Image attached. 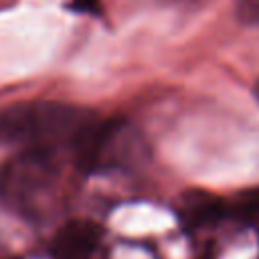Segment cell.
Returning a JSON list of instances; mask_svg holds the SVG:
<instances>
[{
    "label": "cell",
    "mask_w": 259,
    "mask_h": 259,
    "mask_svg": "<svg viewBox=\"0 0 259 259\" xmlns=\"http://www.w3.org/2000/svg\"><path fill=\"white\" fill-rule=\"evenodd\" d=\"M95 117L93 111L63 101H18L0 109V142L53 156L73 152Z\"/></svg>",
    "instance_id": "1"
},
{
    "label": "cell",
    "mask_w": 259,
    "mask_h": 259,
    "mask_svg": "<svg viewBox=\"0 0 259 259\" xmlns=\"http://www.w3.org/2000/svg\"><path fill=\"white\" fill-rule=\"evenodd\" d=\"M77 168L85 174L125 170L146 156L142 132L127 119H99L87 127L71 152Z\"/></svg>",
    "instance_id": "2"
},
{
    "label": "cell",
    "mask_w": 259,
    "mask_h": 259,
    "mask_svg": "<svg viewBox=\"0 0 259 259\" xmlns=\"http://www.w3.org/2000/svg\"><path fill=\"white\" fill-rule=\"evenodd\" d=\"M57 186L53 154L22 150L0 170V194L6 204L26 217H36Z\"/></svg>",
    "instance_id": "3"
},
{
    "label": "cell",
    "mask_w": 259,
    "mask_h": 259,
    "mask_svg": "<svg viewBox=\"0 0 259 259\" xmlns=\"http://www.w3.org/2000/svg\"><path fill=\"white\" fill-rule=\"evenodd\" d=\"M176 210H178L180 225L188 233L229 219V202L210 192H204V190L184 192L178 200Z\"/></svg>",
    "instance_id": "4"
},
{
    "label": "cell",
    "mask_w": 259,
    "mask_h": 259,
    "mask_svg": "<svg viewBox=\"0 0 259 259\" xmlns=\"http://www.w3.org/2000/svg\"><path fill=\"white\" fill-rule=\"evenodd\" d=\"M229 217L259 231V188L247 190L229 202Z\"/></svg>",
    "instance_id": "5"
},
{
    "label": "cell",
    "mask_w": 259,
    "mask_h": 259,
    "mask_svg": "<svg viewBox=\"0 0 259 259\" xmlns=\"http://www.w3.org/2000/svg\"><path fill=\"white\" fill-rule=\"evenodd\" d=\"M237 14L249 24H259V0H237Z\"/></svg>",
    "instance_id": "6"
},
{
    "label": "cell",
    "mask_w": 259,
    "mask_h": 259,
    "mask_svg": "<svg viewBox=\"0 0 259 259\" xmlns=\"http://www.w3.org/2000/svg\"><path fill=\"white\" fill-rule=\"evenodd\" d=\"M71 8L81 14H97L101 8V0H71Z\"/></svg>",
    "instance_id": "7"
},
{
    "label": "cell",
    "mask_w": 259,
    "mask_h": 259,
    "mask_svg": "<svg viewBox=\"0 0 259 259\" xmlns=\"http://www.w3.org/2000/svg\"><path fill=\"white\" fill-rule=\"evenodd\" d=\"M253 95H255V99H257V103H259V79H257V83L253 85Z\"/></svg>",
    "instance_id": "8"
},
{
    "label": "cell",
    "mask_w": 259,
    "mask_h": 259,
    "mask_svg": "<svg viewBox=\"0 0 259 259\" xmlns=\"http://www.w3.org/2000/svg\"><path fill=\"white\" fill-rule=\"evenodd\" d=\"M168 2H176V4H192V2H200V0H168Z\"/></svg>",
    "instance_id": "9"
}]
</instances>
